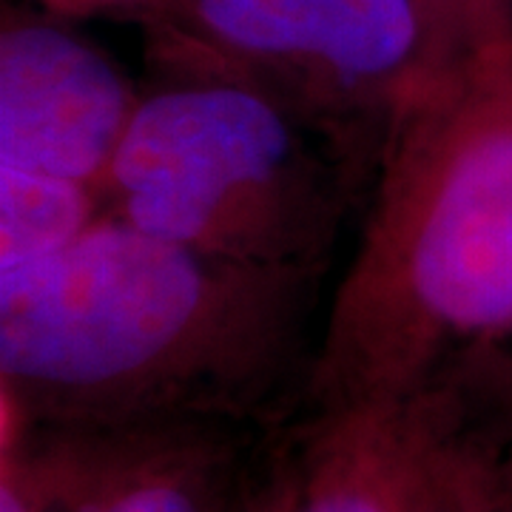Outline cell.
<instances>
[{"instance_id":"10","label":"cell","mask_w":512,"mask_h":512,"mask_svg":"<svg viewBox=\"0 0 512 512\" xmlns=\"http://www.w3.org/2000/svg\"><path fill=\"white\" fill-rule=\"evenodd\" d=\"M427 32V77L512 43V0H416Z\"/></svg>"},{"instance_id":"5","label":"cell","mask_w":512,"mask_h":512,"mask_svg":"<svg viewBox=\"0 0 512 512\" xmlns=\"http://www.w3.org/2000/svg\"><path fill=\"white\" fill-rule=\"evenodd\" d=\"M416 399L302 390L245 444L237 512H404Z\"/></svg>"},{"instance_id":"9","label":"cell","mask_w":512,"mask_h":512,"mask_svg":"<svg viewBox=\"0 0 512 512\" xmlns=\"http://www.w3.org/2000/svg\"><path fill=\"white\" fill-rule=\"evenodd\" d=\"M103 217L106 202L94 185L0 168V274L63 254Z\"/></svg>"},{"instance_id":"6","label":"cell","mask_w":512,"mask_h":512,"mask_svg":"<svg viewBox=\"0 0 512 512\" xmlns=\"http://www.w3.org/2000/svg\"><path fill=\"white\" fill-rule=\"evenodd\" d=\"M140 94L109 55L46 20L0 35V168L43 171L103 194Z\"/></svg>"},{"instance_id":"13","label":"cell","mask_w":512,"mask_h":512,"mask_svg":"<svg viewBox=\"0 0 512 512\" xmlns=\"http://www.w3.org/2000/svg\"><path fill=\"white\" fill-rule=\"evenodd\" d=\"M234 512H237V507H234Z\"/></svg>"},{"instance_id":"7","label":"cell","mask_w":512,"mask_h":512,"mask_svg":"<svg viewBox=\"0 0 512 512\" xmlns=\"http://www.w3.org/2000/svg\"><path fill=\"white\" fill-rule=\"evenodd\" d=\"M103 461L86 512H234L254 430H103Z\"/></svg>"},{"instance_id":"4","label":"cell","mask_w":512,"mask_h":512,"mask_svg":"<svg viewBox=\"0 0 512 512\" xmlns=\"http://www.w3.org/2000/svg\"><path fill=\"white\" fill-rule=\"evenodd\" d=\"M168 74H220L390 128L427 77L416 0H165Z\"/></svg>"},{"instance_id":"3","label":"cell","mask_w":512,"mask_h":512,"mask_svg":"<svg viewBox=\"0 0 512 512\" xmlns=\"http://www.w3.org/2000/svg\"><path fill=\"white\" fill-rule=\"evenodd\" d=\"M387 131L234 77L168 74L140 94L103 185L106 214L202 254L330 276Z\"/></svg>"},{"instance_id":"12","label":"cell","mask_w":512,"mask_h":512,"mask_svg":"<svg viewBox=\"0 0 512 512\" xmlns=\"http://www.w3.org/2000/svg\"><path fill=\"white\" fill-rule=\"evenodd\" d=\"M57 9H74V12H92V9H151L163 12L165 0H49Z\"/></svg>"},{"instance_id":"8","label":"cell","mask_w":512,"mask_h":512,"mask_svg":"<svg viewBox=\"0 0 512 512\" xmlns=\"http://www.w3.org/2000/svg\"><path fill=\"white\" fill-rule=\"evenodd\" d=\"M404 512H512V447L444 387L416 399Z\"/></svg>"},{"instance_id":"2","label":"cell","mask_w":512,"mask_h":512,"mask_svg":"<svg viewBox=\"0 0 512 512\" xmlns=\"http://www.w3.org/2000/svg\"><path fill=\"white\" fill-rule=\"evenodd\" d=\"M512 328V43L393 117L305 390L416 399Z\"/></svg>"},{"instance_id":"11","label":"cell","mask_w":512,"mask_h":512,"mask_svg":"<svg viewBox=\"0 0 512 512\" xmlns=\"http://www.w3.org/2000/svg\"><path fill=\"white\" fill-rule=\"evenodd\" d=\"M436 387H447L481 427L512 447V328L464 356Z\"/></svg>"},{"instance_id":"1","label":"cell","mask_w":512,"mask_h":512,"mask_svg":"<svg viewBox=\"0 0 512 512\" xmlns=\"http://www.w3.org/2000/svg\"><path fill=\"white\" fill-rule=\"evenodd\" d=\"M325 282L106 214L63 254L0 274V419L259 430L311 379Z\"/></svg>"}]
</instances>
